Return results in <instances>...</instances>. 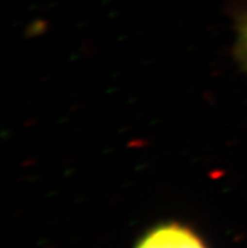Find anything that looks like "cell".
<instances>
[{
  "label": "cell",
  "mask_w": 247,
  "mask_h": 248,
  "mask_svg": "<svg viewBox=\"0 0 247 248\" xmlns=\"http://www.w3.org/2000/svg\"><path fill=\"white\" fill-rule=\"evenodd\" d=\"M240 50L242 53V58L247 64V20L244 23L240 31Z\"/></svg>",
  "instance_id": "obj_2"
},
{
  "label": "cell",
  "mask_w": 247,
  "mask_h": 248,
  "mask_svg": "<svg viewBox=\"0 0 247 248\" xmlns=\"http://www.w3.org/2000/svg\"><path fill=\"white\" fill-rule=\"evenodd\" d=\"M135 248H207L197 233L181 223H164L154 227Z\"/></svg>",
  "instance_id": "obj_1"
}]
</instances>
